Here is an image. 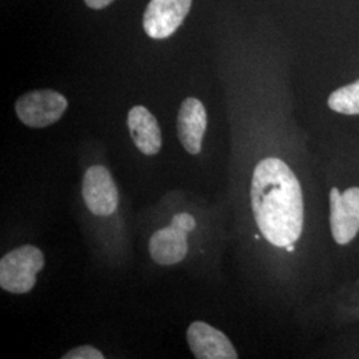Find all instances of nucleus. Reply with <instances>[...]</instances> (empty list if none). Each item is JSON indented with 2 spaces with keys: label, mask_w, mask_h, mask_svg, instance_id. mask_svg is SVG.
I'll return each instance as SVG.
<instances>
[{
  "label": "nucleus",
  "mask_w": 359,
  "mask_h": 359,
  "mask_svg": "<svg viewBox=\"0 0 359 359\" xmlns=\"http://www.w3.org/2000/svg\"><path fill=\"white\" fill-rule=\"evenodd\" d=\"M115 0H84L87 7L90 10H103L107 8L109 4H112Z\"/></svg>",
  "instance_id": "nucleus-15"
},
{
  "label": "nucleus",
  "mask_w": 359,
  "mask_h": 359,
  "mask_svg": "<svg viewBox=\"0 0 359 359\" xmlns=\"http://www.w3.org/2000/svg\"><path fill=\"white\" fill-rule=\"evenodd\" d=\"M172 226L188 233L196 228V219L189 213H179L172 219Z\"/></svg>",
  "instance_id": "nucleus-13"
},
{
  "label": "nucleus",
  "mask_w": 359,
  "mask_h": 359,
  "mask_svg": "<svg viewBox=\"0 0 359 359\" xmlns=\"http://www.w3.org/2000/svg\"><path fill=\"white\" fill-rule=\"evenodd\" d=\"M149 253L158 265L179 264L188 253L187 233L172 225L156 231L149 241Z\"/></svg>",
  "instance_id": "nucleus-10"
},
{
  "label": "nucleus",
  "mask_w": 359,
  "mask_h": 359,
  "mask_svg": "<svg viewBox=\"0 0 359 359\" xmlns=\"http://www.w3.org/2000/svg\"><path fill=\"white\" fill-rule=\"evenodd\" d=\"M192 0H151L144 11L142 28L156 40L172 36L191 11Z\"/></svg>",
  "instance_id": "nucleus-5"
},
{
  "label": "nucleus",
  "mask_w": 359,
  "mask_h": 359,
  "mask_svg": "<svg viewBox=\"0 0 359 359\" xmlns=\"http://www.w3.org/2000/svg\"><path fill=\"white\" fill-rule=\"evenodd\" d=\"M318 176L329 256L337 271L338 264L359 258V154L323 152Z\"/></svg>",
  "instance_id": "nucleus-1"
},
{
  "label": "nucleus",
  "mask_w": 359,
  "mask_h": 359,
  "mask_svg": "<svg viewBox=\"0 0 359 359\" xmlns=\"http://www.w3.org/2000/svg\"><path fill=\"white\" fill-rule=\"evenodd\" d=\"M326 105L335 115L359 117V79L332 90Z\"/></svg>",
  "instance_id": "nucleus-11"
},
{
  "label": "nucleus",
  "mask_w": 359,
  "mask_h": 359,
  "mask_svg": "<svg viewBox=\"0 0 359 359\" xmlns=\"http://www.w3.org/2000/svg\"><path fill=\"white\" fill-rule=\"evenodd\" d=\"M187 341L197 359L238 358L231 339L206 322H192L187 332Z\"/></svg>",
  "instance_id": "nucleus-7"
},
{
  "label": "nucleus",
  "mask_w": 359,
  "mask_h": 359,
  "mask_svg": "<svg viewBox=\"0 0 359 359\" xmlns=\"http://www.w3.org/2000/svg\"><path fill=\"white\" fill-rule=\"evenodd\" d=\"M44 266L41 250L32 245H23L0 259V286L13 294H25L32 290L36 276Z\"/></svg>",
  "instance_id": "nucleus-2"
},
{
  "label": "nucleus",
  "mask_w": 359,
  "mask_h": 359,
  "mask_svg": "<svg viewBox=\"0 0 359 359\" xmlns=\"http://www.w3.org/2000/svg\"><path fill=\"white\" fill-rule=\"evenodd\" d=\"M128 129L136 148L147 156H154L161 149V129L151 111L142 105L130 108L128 112Z\"/></svg>",
  "instance_id": "nucleus-9"
},
{
  "label": "nucleus",
  "mask_w": 359,
  "mask_h": 359,
  "mask_svg": "<svg viewBox=\"0 0 359 359\" xmlns=\"http://www.w3.org/2000/svg\"><path fill=\"white\" fill-rule=\"evenodd\" d=\"M208 126L204 104L196 97H187L180 107L177 116V135L184 149L191 154H198Z\"/></svg>",
  "instance_id": "nucleus-8"
},
{
  "label": "nucleus",
  "mask_w": 359,
  "mask_h": 359,
  "mask_svg": "<svg viewBox=\"0 0 359 359\" xmlns=\"http://www.w3.org/2000/svg\"><path fill=\"white\" fill-rule=\"evenodd\" d=\"M83 198L96 216H111L118 205V191L109 170L103 165L88 168L83 179Z\"/></svg>",
  "instance_id": "nucleus-6"
},
{
  "label": "nucleus",
  "mask_w": 359,
  "mask_h": 359,
  "mask_svg": "<svg viewBox=\"0 0 359 359\" xmlns=\"http://www.w3.org/2000/svg\"><path fill=\"white\" fill-rule=\"evenodd\" d=\"M341 351L342 354H346L348 357H358L359 358V334H353L351 337L346 338L344 342H341Z\"/></svg>",
  "instance_id": "nucleus-14"
},
{
  "label": "nucleus",
  "mask_w": 359,
  "mask_h": 359,
  "mask_svg": "<svg viewBox=\"0 0 359 359\" xmlns=\"http://www.w3.org/2000/svg\"><path fill=\"white\" fill-rule=\"evenodd\" d=\"M68 108V100L53 90L27 92L15 103L19 120L29 128H47L62 118Z\"/></svg>",
  "instance_id": "nucleus-3"
},
{
  "label": "nucleus",
  "mask_w": 359,
  "mask_h": 359,
  "mask_svg": "<svg viewBox=\"0 0 359 359\" xmlns=\"http://www.w3.org/2000/svg\"><path fill=\"white\" fill-rule=\"evenodd\" d=\"M326 326L337 329L359 325V276L332 287L321 299Z\"/></svg>",
  "instance_id": "nucleus-4"
},
{
  "label": "nucleus",
  "mask_w": 359,
  "mask_h": 359,
  "mask_svg": "<svg viewBox=\"0 0 359 359\" xmlns=\"http://www.w3.org/2000/svg\"><path fill=\"white\" fill-rule=\"evenodd\" d=\"M63 359H104L102 351L90 345L75 347L65 354Z\"/></svg>",
  "instance_id": "nucleus-12"
}]
</instances>
